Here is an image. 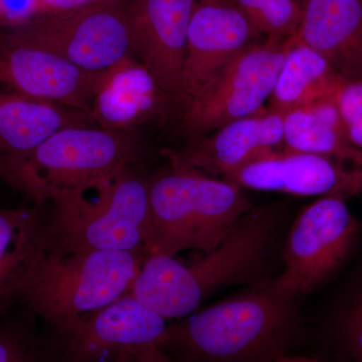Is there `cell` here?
<instances>
[{"label": "cell", "mask_w": 362, "mask_h": 362, "mask_svg": "<svg viewBox=\"0 0 362 362\" xmlns=\"http://www.w3.org/2000/svg\"><path fill=\"white\" fill-rule=\"evenodd\" d=\"M47 204L51 206L44 214L49 254L145 251L148 178L133 166L84 187L54 192Z\"/></svg>", "instance_id": "obj_3"}, {"label": "cell", "mask_w": 362, "mask_h": 362, "mask_svg": "<svg viewBox=\"0 0 362 362\" xmlns=\"http://www.w3.org/2000/svg\"><path fill=\"white\" fill-rule=\"evenodd\" d=\"M102 73L81 70L18 30H0V87L90 114Z\"/></svg>", "instance_id": "obj_11"}, {"label": "cell", "mask_w": 362, "mask_h": 362, "mask_svg": "<svg viewBox=\"0 0 362 362\" xmlns=\"http://www.w3.org/2000/svg\"><path fill=\"white\" fill-rule=\"evenodd\" d=\"M284 146V116L267 110L233 121L192 143L168 152L171 166L223 177L252 162L280 152Z\"/></svg>", "instance_id": "obj_15"}, {"label": "cell", "mask_w": 362, "mask_h": 362, "mask_svg": "<svg viewBox=\"0 0 362 362\" xmlns=\"http://www.w3.org/2000/svg\"><path fill=\"white\" fill-rule=\"evenodd\" d=\"M339 197H323L297 216L286 240L284 270L274 291L296 300L330 278L349 257L358 223Z\"/></svg>", "instance_id": "obj_8"}, {"label": "cell", "mask_w": 362, "mask_h": 362, "mask_svg": "<svg viewBox=\"0 0 362 362\" xmlns=\"http://www.w3.org/2000/svg\"><path fill=\"white\" fill-rule=\"evenodd\" d=\"M344 83L322 56L293 37L267 110L285 115L335 98Z\"/></svg>", "instance_id": "obj_21"}, {"label": "cell", "mask_w": 362, "mask_h": 362, "mask_svg": "<svg viewBox=\"0 0 362 362\" xmlns=\"http://www.w3.org/2000/svg\"><path fill=\"white\" fill-rule=\"evenodd\" d=\"M45 14L39 0H0V30L23 28Z\"/></svg>", "instance_id": "obj_25"}, {"label": "cell", "mask_w": 362, "mask_h": 362, "mask_svg": "<svg viewBox=\"0 0 362 362\" xmlns=\"http://www.w3.org/2000/svg\"><path fill=\"white\" fill-rule=\"evenodd\" d=\"M94 124L85 112L0 87V170L23 160L57 131Z\"/></svg>", "instance_id": "obj_18"}, {"label": "cell", "mask_w": 362, "mask_h": 362, "mask_svg": "<svg viewBox=\"0 0 362 362\" xmlns=\"http://www.w3.org/2000/svg\"><path fill=\"white\" fill-rule=\"evenodd\" d=\"M197 0H127L132 56L178 103L187 33Z\"/></svg>", "instance_id": "obj_13"}, {"label": "cell", "mask_w": 362, "mask_h": 362, "mask_svg": "<svg viewBox=\"0 0 362 362\" xmlns=\"http://www.w3.org/2000/svg\"><path fill=\"white\" fill-rule=\"evenodd\" d=\"M47 252L45 216L39 209H0V314Z\"/></svg>", "instance_id": "obj_19"}, {"label": "cell", "mask_w": 362, "mask_h": 362, "mask_svg": "<svg viewBox=\"0 0 362 362\" xmlns=\"http://www.w3.org/2000/svg\"><path fill=\"white\" fill-rule=\"evenodd\" d=\"M291 39L252 42L185 107L183 127L195 141L226 124L266 111Z\"/></svg>", "instance_id": "obj_7"}, {"label": "cell", "mask_w": 362, "mask_h": 362, "mask_svg": "<svg viewBox=\"0 0 362 362\" xmlns=\"http://www.w3.org/2000/svg\"><path fill=\"white\" fill-rule=\"evenodd\" d=\"M127 1V0H95L96 4H124V2Z\"/></svg>", "instance_id": "obj_30"}, {"label": "cell", "mask_w": 362, "mask_h": 362, "mask_svg": "<svg viewBox=\"0 0 362 362\" xmlns=\"http://www.w3.org/2000/svg\"><path fill=\"white\" fill-rule=\"evenodd\" d=\"M240 188L297 197H339L362 192V168L314 154L280 151L223 177Z\"/></svg>", "instance_id": "obj_14"}, {"label": "cell", "mask_w": 362, "mask_h": 362, "mask_svg": "<svg viewBox=\"0 0 362 362\" xmlns=\"http://www.w3.org/2000/svg\"><path fill=\"white\" fill-rule=\"evenodd\" d=\"M139 145L133 130L69 126L57 131L32 154L0 170V180L35 202L54 192L84 187L132 168Z\"/></svg>", "instance_id": "obj_5"}, {"label": "cell", "mask_w": 362, "mask_h": 362, "mask_svg": "<svg viewBox=\"0 0 362 362\" xmlns=\"http://www.w3.org/2000/svg\"><path fill=\"white\" fill-rule=\"evenodd\" d=\"M335 101L350 143L362 151V81L345 82Z\"/></svg>", "instance_id": "obj_23"}, {"label": "cell", "mask_w": 362, "mask_h": 362, "mask_svg": "<svg viewBox=\"0 0 362 362\" xmlns=\"http://www.w3.org/2000/svg\"><path fill=\"white\" fill-rule=\"evenodd\" d=\"M145 251L45 252L20 296L47 326L108 306L129 294Z\"/></svg>", "instance_id": "obj_6"}, {"label": "cell", "mask_w": 362, "mask_h": 362, "mask_svg": "<svg viewBox=\"0 0 362 362\" xmlns=\"http://www.w3.org/2000/svg\"><path fill=\"white\" fill-rule=\"evenodd\" d=\"M45 14L65 13L96 4L95 0H39Z\"/></svg>", "instance_id": "obj_28"}, {"label": "cell", "mask_w": 362, "mask_h": 362, "mask_svg": "<svg viewBox=\"0 0 362 362\" xmlns=\"http://www.w3.org/2000/svg\"><path fill=\"white\" fill-rule=\"evenodd\" d=\"M359 1H361V2H362V0H359Z\"/></svg>", "instance_id": "obj_31"}, {"label": "cell", "mask_w": 362, "mask_h": 362, "mask_svg": "<svg viewBox=\"0 0 362 362\" xmlns=\"http://www.w3.org/2000/svg\"><path fill=\"white\" fill-rule=\"evenodd\" d=\"M149 232L145 251L175 257L213 251L251 209L240 187L192 169L175 168L148 178Z\"/></svg>", "instance_id": "obj_4"}, {"label": "cell", "mask_w": 362, "mask_h": 362, "mask_svg": "<svg viewBox=\"0 0 362 362\" xmlns=\"http://www.w3.org/2000/svg\"><path fill=\"white\" fill-rule=\"evenodd\" d=\"M259 37L232 0H197L188 28L178 104L183 108Z\"/></svg>", "instance_id": "obj_12"}, {"label": "cell", "mask_w": 362, "mask_h": 362, "mask_svg": "<svg viewBox=\"0 0 362 362\" xmlns=\"http://www.w3.org/2000/svg\"><path fill=\"white\" fill-rule=\"evenodd\" d=\"M0 362H49L39 343L13 326H0Z\"/></svg>", "instance_id": "obj_24"}, {"label": "cell", "mask_w": 362, "mask_h": 362, "mask_svg": "<svg viewBox=\"0 0 362 362\" xmlns=\"http://www.w3.org/2000/svg\"><path fill=\"white\" fill-rule=\"evenodd\" d=\"M16 30L87 73H104L132 56L126 2L45 14Z\"/></svg>", "instance_id": "obj_10"}, {"label": "cell", "mask_w": 362, "mask_h": 362, "mask_svg": "<svg viewBox=\"0 0 362 362\" xmlns=\"http://www.w3.org/2000/svg\"><path fill=\"white\" fill-rule=\"evenodd\" d=\"M277 226L271 211L250 209L216 249L190 265L148 255L130 294L166 320L190 315L218 290L256 277L270 256Z\"/></svg>", "instance_id": "obj_2"}, {"label": "cell", "mask_w": 362, "mask_h": 362, "mask_svg": "<svg viewBox=\"0 0 362 362\" xmlns=\"http://www.w3.org/2000/svg\"><path fill=\"white\" fill-rule=\"evenodd\" d=\"M301 1H302V0H301Z\"/></svg>", "instance_id": "obj_32"}, {"label": "cell", "mask_w": 362, "mask_h": 362, "mask_svg": "<svg viewBox=\"0 0 362 362\" xmlns=\"http://www.w3.org/2000/svg\"><path fill=\"white\" fill-rule=\"evenodd\" d=\"M301 330L296 300L258 283L242 293L173 323L157 346L177 362H276Z\"/></svg>", "instance_id": "obj_1"}, {"label": "cell", "mask_w": 362, "mask_h": 362, "mask_svg": "<svg viewBox=\"0 0 362 362\" xmlns=\"http://www.w3.org/2000/svg\"><path fill=\"white\" fill-rule=\"evenodd\" d=\"M295 39L327 61L344 82L362 81V2L302 0Z\"/></svg>", "instance_id": "obj_16"}, {"label": "cell", "mask_w": 362, "mask_h": 362, "mask_svg": "<svg viewBox=\"0 0 362 362\" xmlns=\"http://www.w3.org/2000/svg\"><path fill=\"white\" fill-rule=\"evenodd\" d=\"M276 362H322L317 358L303 356H290L289 354H285L278 359Z\"/></svg>", "instance_id": "obj_29"}, {"label": "cell", "mask_w": 362, "mask_h": 362, "mask_svg": "<svg viewBox=\"0 0 362 362\" xmlns=\"http://www.w3.org/2000/svg\"><path fill=\"white\" fill-rule=\"evenodd\" d=\"M283 151L314 154L362 168V151L350 143L335 98L285 114Z\"/></svg>", "instance_id": "obj_20"}, {"label": "cell", "mask_w": 362, "mask_h": 362, "mask_svg": "<svg viewBox=\"0 0 362 362\" xmlns=\"http://www.w3.org/2000/svg\"><path fill=\"white\" fill-rule=\"evenodd\" d=\"M170 98L151 73L133 56L102 73L90 118L110 130H133L160 114Z\"/></svg>", "instance_id": "obj_17"}, {"label": "cell", "mask_w": 362, "mask_h": 362, "mask_svg": "<svg viewBox=\"0 0 362 362\" xmlns=\"http://www.w3.org/2000/svg\"><path fill=\"white\" fill-rule=\"evenodd\" d=\"M166 319L127 294L108 306L49 326V362H114L121 350L158 343Z\"/></svg>", "instance_id": "obj_9"}, {"label": "cell", "mask_w": 362, "mask_h": 362, "mask_svg": "<svg viewBox=\"0 0 362 362\" xmlns=\"http://www.w3.org/2000/svg\"><path fill=\"white\" fill-rule=\"evenodd\" d=\"M249 18L259 35L286 40L296 35L302 16L297 0H232Z\"/></svg>", "instance_id": "obj_22"}, {"label": "cell", "mask_w": 362, "mask_h": 362, "mask_svg": "<svg viewBox=\"0 0 362 362\" xmlns=\"http://www.w3.org/2000/svg\"><path fill=\"white\" fill-rule=\"evenodd\" d=\"M342 335L352 361L362 362V297L345 319Z\"/></svg>", "instance_id": "obj_26"}, {"label": "cell", "mask_w": 362, "mask_h": 362, "mask_svg": "<svg viewBox=\"0 0 362 362\" xmlns=\"http://www.w3.org/2000/svg\"><path fill=\"white\" fill-rule=\"evenodd\" d=\"M114 362H177L171 358L156 343L135 345L121 350Z\"/></svg>", "instance_id": "obj_27"}]
</instances>
